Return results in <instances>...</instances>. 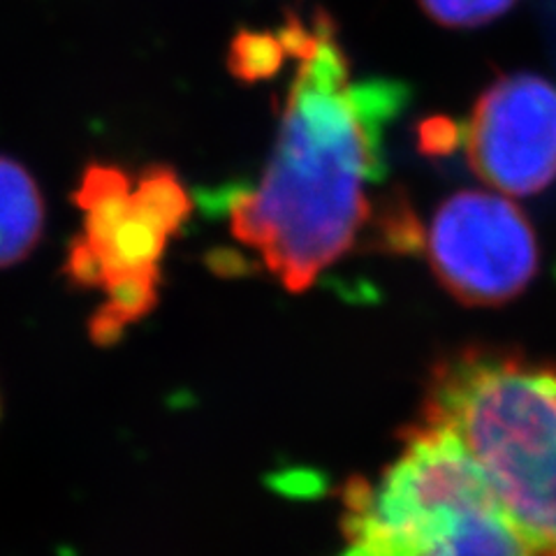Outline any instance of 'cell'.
I'll list each match as a JSON object with an SVG mask.
<instances>
[{
  "label": "cell",
  "mask_w": 556,
  "mask_h": 556,
  "mask_svg": "<svg viewBox=\"0 0 556 556\" xmlns=\"http://www.w3.org/2000/svg\"><path fill=\"white\" fill-rule=\"evenodd\" d=\"M300 59L267 172L230 204L232 235L257 251L290 292H304L341 260L371 214L364 188L380 169V135L396 110L392 86L351 81L329 16L281 30Z\"/></svg>",
  "instance_id": "cell-1"
},
{
  "label": "cell",
  "mask_w": 556,
  "mask_h": 556,
  "mask_svg": "<svg viewBox=\"0 0 556 556\" xmlns=\"http://www.w3.org/2000/svg\"><path fill=\"white\" fill-rule=\"evenodd\" d=\"M343 538L339 556H531L455 433L425 420L376 480L351 484Z\"/></svg>",
  "instance_id": "cell-2"
},
{
  "label": "cell",
  "mask_w": 556,
  "mask_h": 556,
  "mask_svg": "<svg viewBox=\"0 0 556 556\" xmlns=\"http://www.w3.org/2000/svg\"><path fill=\"white\" fill-rule=\"evenodd\" d=\"M75 202L84 232L73 239L65 274L79 288L110 294L124 286L161 283V260L169 239L190 214V200L169 167H149L137 184L112 165H89Z\"/></svg>",
  "instance_id": "cell-3"
},
{
  "label": "cell",
  "mask_w": 556,
  "mask_h": 556,
  "mask_svg": "<svg viewBox=\"0 0 556 556\" xmlns=\"http://www.w3.org/2000/svg\"><path fill=\"white\" fill-rule=\"evenodd\" d=\"M443 288L466 306H498L527 290L538 271L531 223L510 200L464 190L441 204L427 239Z\"/></svg>",
  "instance_id": "cell-4"
},
{
  "label": "cell",
  "mask_w": 556,
  "mask_h": 556,
  "mask_svg": "<svg viewBox=\"0 0 556 556\" xmlns=\"http://www.w3.org/2000/svg\"><path fill=\"white\" fill-rule=\"evenodd\" d=\"M478 177L508 195H533L556 177V89L535 75L496 79L462 132Z\"/></svg>",
  "instance_id": "cell-5"
},
{
  "label": "cell",
  "mask_w": 556,
  "mask_h": 556,
  "mask_svg": "<svg viewBox=\"0 0 556 556\" xmlns=\"http://www.w3.org/2000/svg\"><path fill=\"white\" fill-rule=\"evenodd\" d=\"M45 230V200L24 165L0 155V269L26 260Z\"/></svg>",
  "instance_id": "cell-6"
},
{
  "label": "cell",
  "mask_w": 556,
  "mask_h": 556,
  "mask_svg": "<svg viewBox=\"0 0 556 556\" xmlns=\"http://www.w3.org/2000/svg\"><path fill=\"white\" fill-rule=\"evenodd\" d=\"M288 56L286 45L278 33H257V30H241L230 45L228 65L232 75L243 81L269 79Z\"/></svg>",
  "instance_id": "cell-7"
},
{
  "label": "cell",
  "mask_w": 556,
  "mask_h": 556,
  "mask_svg": "<svg viewBox=\"0 0 556 556\" xmlns=\"http://www.w3.org/2000/svg\"><path fill=\"white\" fill-rule=\"evenodd\" d=\"M517 0H420L433 22L450 28H473L506 14Z\"/></svg>",
  "instance_id": "cell-8"
},
{
  "label": "cell",
  "mask_w": 556,
  "mask_h": 556,
  "mask_svg": "<svg viewBox=\"0 0 556 556\" xmlns=\"http://www.w3.org/2000/svg\"><path fill=\"white\" fill-rule=\"evenodd\" d=\"M462 142V130L450 118H429L420 128V147L429 153H445Z\"/></svg>",
  "instance_id": "cell-9"
}]
</instances>
